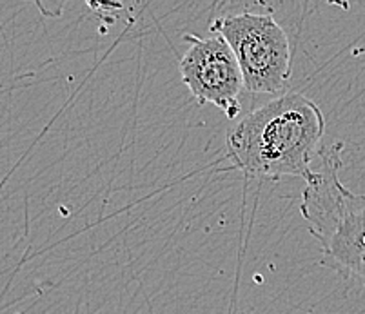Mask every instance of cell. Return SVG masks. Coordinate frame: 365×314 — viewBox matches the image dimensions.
I'll use <instances>...</instances> for the list:
<instances>
[{
	"mask_svg": "<svg viewBox=\"0 0 365 314\" xmlns=\"http://www.w3.org/2000/svg\"><path fill=\"white\" fill-rule=\"evenodd\" d=\"M325 118L317 102L287 93L255 109L227 135V155L249 178H307L322 150Z\"/></svg>",
	"mask_w": 365,
	"mask_h": 314,
	"instance_id": "6da1fadb",
	"label": "cell"
},
{
	"mask_svg": "<svg viewBox=\"0 0 365 314\" xmlns=\"http://www.w3.org/2000/svg\"><path fill=\"white\" fill-rule=\"evenodd\" d=\"M233 49L249 93H278L291 77V44L273 15L238 13L211 24Z\"/></svg>",
	"mask_w": 365,
	"mask_h": 314,
	"instance_id": "3957f363",
	"label": "cell"
},
{
	"mask_svg": "<svg viewBox=\"0 0 365 314\" xmlns=\"http://www.w3.org/2000/svg\"><path fill=\"white\" fill-rule=\"evenodd\" d=\"M341 142L322 145L317 169L305 178L300 213L320 244L322 263L365 283V194L341 184Z\"/></svg>",
	"mask_w": 365,
	"mask_h": 314,
	"instance_id": "7a4b0ae2",
	"label": "cell"
},
{
	"mask_svg": "<svg viewBox=\"0 0 365 314\" xmlns=\"http://www.w3.org/2000/svg\"><path fill=\"white\" fill-rule=\"evenodd\" d=\"M187 51L178 62L182 82L200 104H213L235 118L240 113V91L244 88L240 66L233 49L220 35H185Z\"/></svg>",
	"mask_w": 365,
	"mask_h": 314,
	"instance_id": "277c9868",
	"label": "cell"
}]
</instances>
